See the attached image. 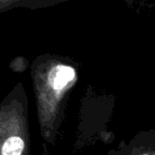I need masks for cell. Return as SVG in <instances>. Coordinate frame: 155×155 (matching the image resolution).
<instances>
[{
    "label": "cell",
    "instance_id": "obj_1",
    "mask_svg": "<svg viewBox=\"0 0 155 155\" xmlns=\"http://www.w3.org/2000/svg\"><path fill=\"white\" fill-rule=\"evenodd\" d=\"M127 155H155V130L138 135L133 143V150Z\"/></svg>",
    "mask_w": 155,
    "mask_h": 155
},
{
    "label": "cell",
    "instance_id": "obj_2",
    "mask_svg": "<svg viewBox=\"0 0 155 155\" xmlns=\"http://www.w3.org/2000/svg\"><path fill=\"white\" fill-rule=\"evenodd\" d=\"M74 70L69 66L60 65L53 68V70L50 72L49 82L51 84L52 88L62 89L68 84L70 81L74 79Z\"/></svg>",
    "mask_w": 155,
    "mask_h": 155
},
{
    "label": "cell",
    "instance_id": "obj_3",
    "mask_svg": "<svg viewBox=\"0 0 155 155\" xmlns=\"http://www.w3.org/2000/svg\"><path fill=\"white\" fill-rule=\"evenodd\" d=\"M25 148V142L21 138L16 137H10L7 141L5 142L2 147L1 153L2 155H21L22 151Z\"/></svg>",
    "mask_w": 155,
    "mask_h": 155
}]
</instances>
